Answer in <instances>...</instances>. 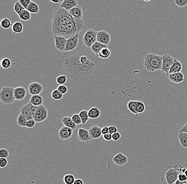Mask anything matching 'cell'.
Here are the masks:
<instances>
[{"mask_svg":"<svg viewBox=\"0 0 187 184\" xmlns=\"http://www.w3.org/2000/svg\"><path fill=\"white\" fill-rule=\"evenodd\" d=\"M174 2L180 8H184L187 5V0H174Z\"/></svg>","mask_w":187,"mask_h":184,"instance_id":"7bdbcfd3","label":"cell"},{"mask_svg":"<svg viewBox=\"0 0 187 184\" xmlns=\"http://www.w3.org/2000/svg\"><path fill=\"white\" fill-rule=\"evenodd\" d=\"M8 164V161L6 158H0V168H5Z\"/></svg>","mask_w":187,"mask_h":184,"instance_id":"7dc6e473","label":"cell"},{"mask_svg":"<svg viewBox=\"0 0 187 184\" xmlns=\"http://www.w3.org/2000/svg\"><path fill=\"white\" fill-rule=\"evenodd\" d=\"M145 105L141 101H137V109L138 114L142 113L145 110Z\"/></svg>","mask_w":187,"mask_h":184,"instance_id":"ab89813d","label":"cell"},{"mask_svg":"<svg viewBox=\"0 0 187 184\" xmlns=\"http://www.w3.org/2000/svg\"><path fill=\"white\" fill-rule=\"evenodd\" d=\"M51 2L54 3H58L59 2H61V0H57V1H53V0H51Z\"/></svg>","mask_w":187,"mask_h":184,"instance_id":"91938a15","label":"cell"},{"mask_svg":"<svg viewBox=\"0 0 187 184\" xmlns=\"http://www.w3.org/2000/svg\"><path fill=\"white\" fill-rule=\"evenodd\" d=\"M183 184H187V182H185Z\"/></svg>","mask_w":187,"mask_h":184,"instance_id":"be15d7a7","label":"cell"},{"mask_svg":"<svg viewBox=\"0 0 187 184\" xmlns=\"http://www.w3.org/2000/svg\"><path fill=\"white\" fill-rule=\"evenodd\" d=\"M79 115L82 119V124L85 125L90 119L88 116V111L86 110H82V111H80Z\"/></svg>","mask_w":187,"mask_h":184,"instance_id":"d6a6232c","label":"cell"},{"mask_svg":"<svg viewBox=\"0 0 187 184\" xmlns=\"http://www.w3.org/2000/svg\"><path fill=\"white\" fill-rule=\"evenodd\" d=\"M175 58L171 56L169 54H164L163 55V61H162V72L167 74L168 77L169 75V71L171 67L173 65V62Z\"/></svg>","mask_w":187,"mask_h":184,"instance_id":"8992f818","label":"cell"},{"mask_svg":"<svg viewBox=\"0 0 187 184\" xmlns=\"http://www.w3.org/2000/svg\"><path fill=\"white\" fill-rule=\"evenodd\" d=\"M19 16L20 19L21 20L27 21L31 19V13L26 9H24L22 12H21L20 14H19Z\"/></svg>","mask_w":187,"mask_h":184,"instance_id":"1f68e13d","label":"cell"},{"mask_svg":"<svg viewBox=\"0 0 187 184\" xmlns=\"http://www.w3.org/2000/svg\"><path fill=\"white\" fill-rule=\"evenodd\" d=\"M57 89L63 95L67 93L68 91V87L65 86V85H60L59 87H57Z\"/></svg>","mask_w":187,"mask_h":184,"instance_id":"f6af8a7d","label":"cell"},{"mask_svg":"<svg viewBox=\"0 0 187 184\" xmlns=\"http://www.w3.org/2000/svg\"><path fill=\"white\" fill-rule=\"evenodd\" d=\"M38 108L39 107H36V106H33L31 103V113H32V115H33V117H34V116H35V114L36 113L37 111V110L38 109Z\"/></svg>","mask_w":187,"mask_h":184,"instance_id":"f5cc1de1","label":"cell"},{"mask_svg":"<svg viewBox=\"0 0 187 184\" xmlns=\"http://www.w3.org/2000/svg\"><path fill=\"white\" fill-rule=\"evenodd\" d=\"M179 173L176 169H170L165 173V179L168 184H174L178 179Z\"/></svg>","mask_w":187,"mask_h":184,"instance_id":"9c48e42d","label":"cell"},{"mask_svg":"<svg viewBox=\"0 0 187 184\" xmlns=\"http://www.w3.org/2000/svg\"><path fill=\"white\" fill-rule=\"evenodd\" d=\"M82 55V53L72 55L64 62L65 71L75 81H87L91 78L95 70V63Z\"/></svg>","mask_w":187,"mask_h":184,"instance_id":"7a4b0ae2","label":"cell"},{"mask_svg":"<svg viewBox=\"0 0 187 184\" xmlns=\"http://www.w3.org/2000/svg\"><path fill=\"white\" fill-rule=\"evenodd\" d=\"M102 133L103 135H105L106 134L109 133V129L108 127L107 126H104L102 128Z\"/></svg>","mask_w":187,"mask_h":184,"instance_id":"11a10c76","label":"cell"},{"mask_svg":"<svg viewBox=\"0 0 187 184\" xmlns=\"http://www.w3.org/2000/svg\"><path fill=\"white\" fill-rule=\"evenodd\" d=\"M75 178L72 174H67L63 177V182L65 184H73Z\"/></svg>","mask_w":187,"mask_h":184,"instance_id":"836d02e7","label":"cell"},{"mask_svg":"<svg viewBox=\"0 0 187 184\" xmlns=\"http://www.w3.org/2000/svg\"><path fill=\"white\" fill-rule=\"evenodd\" d=\"M24 117L26 118L27 121L34 119L33 115L31 113V103L29 101L28 103L24 106L21 109V113Z\"/></svg>","mask_w":187,"mask_h":184,"instance_id":"44dd1931","label":"cell"},{"mask_svg":"<svg viewBox=\"0 0 187 184\" xmlns=\"http://www.w3.org/2000/svg\"><path fill=\"white\" fill-rule=\"evenodd\" d=\"M27 91L24 87H18L14 88V95L16 100H22L26 97Z\"/></svg>","mask_w":187,"mask_h":184,"instance_id":"2e32d148","label":"cell"},{"mask_svg":"<svg viewBox=\"0 0 187 184\" xmlns=\"http://www.w3.org/2000/svg\"><path fill=\"white\" fill-rule=\"evenodd\" d=\"M185 182H181V181H180V180H178H178H177V181L175 182V183H174V184H183Z\"/></svg>","mask_w":187,"mask_h":184,"instance_id":"680465c9","label":"cell"},{"mask_svg":"<svg viewBox=\"0 0 187 184\" xmlns=\"http://www.w3.org/2000/svg\"><path fill=\"white\" fill-rule=\"evenodd\" d=\"M88 111L90 119H97L101 116V111L97 107L91 108Z\"/></svg>","mask_w":187,"mask_h":184,"instance_id":"d4e9b609","label":"cell"},{"mask_svg":"<svg viewBox=\"0 0 187 184\" xmlns=\"http://www.w3.org/2000/svg\"><path fill=\"white\" fill-rule=\"evenodd\" d=\"M77 5H78V2L76 0H63L60 7L69 11L72 9Z\"/></svg>","mask_w":187,"mask_h":184,"instance_id":"ac0fdd59","label":"cell"},{"mask_svg":"<svg viewBox=\"0 0 187 184\" xmlns=\"http://www.w3.org/2000/svg\"><path fill=\"white\" fill-rule=\"evenodd\" d=\"M85 25L83 19L74 18L69 11L60 6L56 8L53 12L52 31L54 36L69 38L79 34L85 29Z\"/></svg>","mask_w":187,"mask_h":184,"instance_id":"6da1fadb","label":"cell"},{"mask_svg":"<svg viewBox=\"0 0 187 184\" xmlns=\"http://www.w3.org/2000/svg\"><path fill=\"white\" fill-rule=\"evenodd\" d=\"M69 12L74 18L76 19H82L83 10L82 6H80L79 5L72 9Z\"/></svg>","mask_w":187,"mask_h":184,"instance_id":"ffe728a7","label":"cell"},{"mask_svg":"<svg viewBox=\"0 0 187 184\" xmlns=\"http://www.w3.org/2000/svg\"><path fill=\"white\" fill-rule=\"evenodd\" d=\"M19 1L20 3L22 5V6L25 9H26V10L28 8L29 5L31 2V1H30V0H20Z\"/></svg>","mask_w":187,"mask_h":184,"instance_id":"c3c4849f","label":"cell"},{"mask_svg":"<svg viewBox=\"0 0 187 184\" xmlns=\"http://www.w3.org/2000/svg\"><path fill=\"white\" fill-rule=\"evenodd\" d=\"M178 180L181 181V182H187V176H185V175L183 173H180V174H179V176H178Z\"/></svg>","mask_w":187,"mask_h":184,"instance_id":"816d5d0a","label":"cell"},{"mask_svg":"<svg viewBox=\"0 0 187 184\" xmlns=\"http://www.w3.org/2000/svg\"><path fill=\"white\" fill-rule=\"evenodd\" d=\"M186 169H187L186 168H182V169H181V171H182V173H183V174H184V173L185 172V170H186Z\"/></svg>","mask_w":187,"mask_h":184,"instance_id":"94428289","label":"cell"},{"mask_svg":"<svg viewBox=\"0 0 187 184\" xmlns=\"http://www.w3.org/2000/svg\"><path fill=\"white\" fill-rule=\"evenodd\" d=\"M180 132H185L187 133V123L180 130Z\"/></svg>","mask_w":187,"mask_h":184,"instance_id":"9f6ffc18","label":"cell"},{"mask_svg":"<svg viewBox=\"0 0 187 184\" xmlns=\"http://www.w3.org/2000/svg\"><path fill=\"white\" fill-rule=\"evenodd\" d=\"M78 138L80 141L82 142L89 143L92 140L91 136L90 135L89 130H86L83 128H79L78 131Z\"/></svg>","mask_w":187,"mask_h":184,"instance_id":"7c38bea8","label":"cell"},{"mask_svg":"<svg viewBox=\"0 0 187 184\" xmlns=\"http://www.w3.org/2000/svg\"><path fill=\"white\" fill-rule=\"evenodd\" d=\"M114 164L118 166H124L128 162V158L122 153H119L113 159Z\"/></svg>","mask_w":187,"mask_h":184,"instance_id":"9a60e30c","label":"cell"},{"mask_svg":"<svg viewBox=\"0 0 187 184\" xmlns=\"http://www.w3.org/2000/svg\"><path fill=\"white\" fill-rule=\"evenodd\" d=\"M97 33L93 29H88L82 37L83 45L88 48L91 49L92 46L97 41Z\"/></svg>","mask_w":187,"mask_h":184,"instance_id":"5b68a950","label":"cell"},{"mask_svg":"<svg viewBox=\"0 0 187 184\" xmlns=\"http://www.w3.org/2000/svg\"><path fill=\"white\" fill-rule=\"evenodd\" d=\"M79 38V34H78L68 38L67 45L64 52H68L75 49V48L78 45Z\"/></svg>","mask_w":187,"mask_h":184,"instance_id":"ba28073f","label":"cell"},{"mask_svg":"<svg viewBox=\"0 0 187 184\" xmlns=\"http://www.w3.org/2000/svg\"><path fill=\"white\" fill-rule=\"evenodd\" d=\"M24 9H25L22 6V5L21 4L19 1H17L15 3L14 5V10L18 16H19V14H20L21 12H22Z\"/></svg>","mask_w":187,"mask_h":184,"instance_id":"f35d334b","label":"cell"},{"mask_svg":"<svg viewBox=\"0 0 187 184\" xmlns=\"http://www.w3.org/2000/svg\"><path fill=\"white\" fill-rule=\"evenodd\" d=\"M71 118H72V121H73V122H74L77 125H80V124H82V119H81V118L80 117L79 114H75L72 115Z\"/></svg>","mask_w":187,"mask_h":184,"instance_id":"b9f144b4","label":"cell"},{"mask_svg":"<svg viewBox=\"0 0 187 184\" xmlns=\"http://www.w3.org/2000/svg\"><path fill=\"white\" fill-rule=\"evenodd\" d=\"M27 121V120L26 118L24 117L21 114H20L19 115L18 117L17 118V124L20 127H26Z\"/></svg>","mask_w":187,"mask_h":184,"instance_id":"8d00e7d4","label":"cell"},{"mask_svg":"<svg viewBox=\"0 0 187 184\" xmlns=\"http://www.w3.org/2000/svg\"><path fill=\"white\" fill-rule=\"evenodd\" d=\"M73 130L71 128L63 126L60 129L59 136L61 140H67L72 136Z\"/></svg>","mask_w":187,"mask_h":184,"instance_id":"8fae6325","label":"cell"},{"mask_svg":"<svg viewBox=\"0 0 187 184\" xmlns=\"http://www.w3.org/2000/svg\"><path fill=\"white\" fill-rule=\"evenodd\" d=\"M29 102L33 106H35L36 107H39V106L43 105V97L40 95L32 96L30 99Z\"/></svg>","mask_w":187,"mask_h":184,"instance_id":"cb8c5ba5","label":"cell"},{"mask_svg":"<svg viewBox=\"0 0 187 184\" xmlns=\"http://www.w3.org/2000/svg\"><path fill=\"white\" fill-rule=\"evenodd\" d=\"M127 106H128L129 110L132 114H134V115L138 114L137 112V101L131 100V101H129Z\"/></svg>","mask_w":187,"mask_h":184,"instance_id":"4dcf8cb0","label":"cell"},{"mask_svg":"<svg viewBox=\"0 0 187 184\" xmlns=\"http://www.w3.org/2000/svg\"><path fill=\"white\" fill-rule=\"evenodd\" d=\"M73 184H84V183H83V181L81 179L78 178L77 179H75Z\"/></svg>","mask_w":187,"mask_h":184,"instance_id":"6f0895ef","label":"cell"},{"mask_svg":"<svg viewBox=\"0 0 187 184\" xmlns=\"http://www.w3.org/2000/svg\"><path fill=\"white\" fill-rule=\"evenodd\" d=\"M48 117V111L45 106H39L36 113L34 116V119L36 123H41L45 121Z\"/></svg>","mask_w":187,"mask_h":184,"instance_id":"52a82bcc","label":"cell"},{"mask_svg":"<svg viewBox=\"0 0 187 184\" xmlns=\"http://www.w3.org/2000/svg\"><path fill=\"white\" fill-rule=\"evenodd\" d=\"M51 96L53 100H59L63 98V95L57 89H54V90L52 92Z\"/></svg>","mask_w":187,"mask_h":184,"instance_id":"e575fe53","label":"cell"},{"mask_svg":"<svg viewBox=\"0 0 187 184\" xmlns=\"http://www.w3.org/2000/svg\"><path fill=\"white\" fill-rule=\"evenodd\" d=\"M184 174L185 175V176H187V169H186V170H185V172L184 173Z\"/></svg>","mask_w":187,"mask_h":184,"instance_id":"6125c7cd","label":"cell"},{"mask_svg":"<svg viewBox=\"0 0 187 184\" xmlns=\"http://www.w3.org/2000/svg\"><path fill=\"white\" fill-rule=\"evenodd\" d=\"M67 81V77L66 75H61L57 77V82L59 85H64Z\"/></svg>","mask_w":187,"mask_h":184,"instance_id":"60d3db41","label":"cell"},{"mask_svg":"<svg viewBox=\"0 0 187 184\" xmlns=\"http://www.w3.org/2000/svg\"><path fill=\"white\" fill-rule=\"evenodd\" d=\"M106 47H108V46L102 44L101 43H99L98 41H96L92 46V47H91V49L93 52V53L95 54L96 56H97L98 53H100V51H101L102 49H104V48H106Z\"/></svg>","mask_w":187,"mask_h":184,"instance_id":"484cf974","label":"cell"},{"mask_svg":"<svg viewBox=\"0 0 187 184\" xmlns=\"http://www.w3.org/2000/svg\"><path fill=\"white\" fill-rule=\"evenodd\" d=\"M178 139L181 146L183 148L187 149V133L179 132Z\"/></svg>","mask_w":187,"mask_h":184,"instance_id":"83f0119b","label":"cell"},{"mask_svg":"<svg viewBox=\"0 0 187 184\" xmlns=\"http://www.w3.org/2000/svg\"><path fill=\"white\" fill-rule=\"evenodd\" d=\"M103 138H104V140H106V141H109L112 140V135L110 133L106 134L105 135H103Z\"/></svg>","mask_w":187,"mask_h":184,"instance_id":"db71d44e","label":"cell"},{"mask_svg":"<svg viewBox=\"0 0 187 184\" xmlns=\"http://www.w3.org/2000/svg\"><path fill=\"white\" fill-rule=\"evenodd\" d=\"M182 63L177 58H175V60L173 62V65L171 67V69L169 71V74H172V73L180 72L182 71Z\"/></svg>","mask_w":187,"mask_h":184,"instance_id":"7402d4cb","label":"cell"},{"mask_svg":"<svg viewBox=\"0 0 187 184\" xmlns=\"http://www.w3.org/2000/svg\"><path fill=\"white\" fill-rule=\"evenodd\" d=\"M89 132L92 140L97 139L102 136V128L98 126H93L90 128Z\"/></svg>","mask_w":187,"mask_h":184,"instance_id":"d6986e66","label":"cell"},{"mask_svg":"<svg viewBox=\"0 0 187 184\" xmlns=\"http://www.w3.org/2000/svg\"><path fill=\"white\" fill-rule=\"evenodd\" d=\"M121 136L120 133L118 132L116 133L112 134V140H113L114 141H117L118 140H120Z\"/></svg>","mask_w":187,"mask_h":184,"instance_id":"f907efd6","label":"cell"},{"mask_svg":"<svg viewBox=\"0 0 187 184\" xmlns=\"http://www.w3.org/2000/svg\"><path fill=\"white\" fill-rule=\"evenodd\" d=\"M12 25L13 24H12L11 21L9 19H3L1 21V26L3 28L5 29L10 28L11 27H12Z\"/></svg>","mask_w":187,"mask_h":184,"instance_id":"d590c367","label":"cell"},{"mask_svg":"<svg viewBox=\"0 0 187 184\" xmlns=\"http://www.w3.org/2000/svg\"><path fill=\"white\" fill-rule=\"evenodd\" d=\"M11 62L10 60L8 58H4L1 61V65L2 68L4 69H8L10 68L11 65Z\"/></svg>","mask_w":187,"mask_h":184,"instance_id":"74e56055","label":"cell"},{"mask_svg":"<svg viewBox=\"0 0 187 184\" xmlns=\"http://www.w3.org/2000/svg\"><path fill=\"white\" fill-rule=\"evenodd\" d=\"M27 10L29 12H30L31 13H34H34H38L39 9L38 4L36 3L35 2L31 1V3L29 5L28 7Z\"/></svg>","mask_w":187,"mask_h":184,"instance_id":"f546056e","label":"cell"},{"mask_svg":"<svg viewBox=\"0 0 187 184\" xmlns=\"http://www.w3.org/2000/svg\"><path fill=\"white\" fill-rule=\"evenodd\" d=\"M36 121H35L34 119H31L28 120L27 121L26 124V127L29 128H34L36 124Z\"/></svg>","mask_w":187,"mask_h":184,"instance_id":"bcb514c9","label":"cell"},{"mask_svg":"<svg viewBox=\"0 0 187 184\" xmlns=\"http://www.w3.org/2000/svg\"><path fill=\"white\" fill-rule=\"evenodd\" d=\"M14 90V88L9 86H6L1 89L0 92V99L4 105H11L15 101Z\"/></svg>","mask_w":187,"mask_h":184,"instance_id":"277c9868","label":"cell"},{"mask_svg":"<svg viewBox=\"0 0 187 184\" xmlns=\"http://www.w3.org/2000/svg\"><path fill=\"white\" fill-rule=\"evenodd\" d=\"M23 29H24V27H23V23L20 21H16L12 25V32L14 34H20L22 33Z\"/></svg>","mask_w":187,"mask_h":184,"instance_id":"4316f807","label":"cell"},{"mask_svg":"<svg viewBox=\"0 0 187 184\" xmlns=\"http://www.w3.org/2000/svg\"><path fill=\"white\" fill-rule=\"evenodd\" d=\"M62 122L64 126L71 128L73 131L76 129L77 126V125L73 122L72 118L69 116H66V117H63L62 119Z\"/></svg>","mask_w":187,"mask_h":184,"instance_id":"603a6c76","label":"cell"},{"mask_svg":"<svg viewBox=\"0 0 187 184\" xmlns=\"http://www.w3.org/2000/svg\"><path fill=\"white\" fill-rule=\"evenodd\" d=\"M163 56H160L155 53L147 54L144 60L145 68L151 72L162 70Z\"/></svg>","mask_w":187,"mask_h":184,"instance_id":"3957f363","label":"cell"},{"mask_svg":"<svg viewBox=\"0 0 187 184\" xmlns=\"http://www.w3.org/2000/svg\"><path fill=\"white\" fill-rule=\"evenodd\" d=\"M111 54V52L110 49L108 47H106V48L102 49V50L100 51V53H98V55L97 57L105 60V59L108 58L110 56Z\"/></svg>","mask_w":187,"mask_h":184,"instance_id":"f1b7e54d","label":"cell"},{"mask_svg":"<svg viewBox=\"0 0 187 184\" xmlns=\"http://www.w3.org/2000/svg\"><path fill=\"white\" fill-rule=\"evenodd\" d=\"M108 129H109V133L112 135L118 132V128L114 126H110L108 127Z\"/></svg>","mask_w":187,"mask_h":184,"instance_id":"681fc988","label":"cell"},{"mask_svg":"<svg viewBox=\"0 0 187 184\" xmlns=\"http://www.w3.org/2000/svg\"><path fill=\"white\" fill-rule=\"evenodd\" d=\"M167 77L170 81L177 84L181 83L185 81L184 75L183 73L181 72L178 73L170 74Z\"/></svg>","mask_w":187,"mask_h":184,"instance_id":"e0dca14e","label":"cell"},{"mask_svg":"<svg viewBox=\"0 0 187 184\" xmlns=\"http://www.w3.org/2000/svg\"><path fill=\"white\" fill-rule=\"evenodd\" d=\"M43 85L41 83L34 82L31 83L28 87V90L31 95H38L43 91Z\"/></svg>","mask_w":187,"mask_h":184,"instance_id":"4fadbf2b","label":"cell"},{"mask_svg":"<svg viewBox=\"0 0 187 184\" xmlns=\"http://www.w3.org/2000/svg\"><path fill=\"white\" fill-rule=\"evenodd\" d=\"M97 41L108 46L111 41V35L104 30L99 31H98L97 35Z\"/></svg>","mask_w":187,"mask_h":184,"instance_id":"30bf717a","label":"cell"},{"mask_svg":"<svg viewBox=\"0 0 187 184\" xmlns=\"http://www.w3.org/2000/svg\"><path fill=\"white\" fill-rule=\"evenodd\" d=\"M9 156L8 150L5 148H1L0 149V157L1 158H8Z\"/></svg>","mask_w":187,"mask_h":184,"instance_id":"ee69618b","label":"cell"},{"mask_svg":"<svg viewBox=\"0 0 187 184\" xmlns=\"http://www.w3.org/2000/svg\"><path fill=\"white\" fill-rule=\"evenodd\" d=\"M55 48L61 52L64 51L67 43V39L63 37L54 36Z\"/></svg>","mask_w":187,"mask_h":184,"instance_id":"5bb4252c","label":"cell"}]
</instances>
